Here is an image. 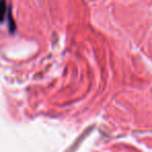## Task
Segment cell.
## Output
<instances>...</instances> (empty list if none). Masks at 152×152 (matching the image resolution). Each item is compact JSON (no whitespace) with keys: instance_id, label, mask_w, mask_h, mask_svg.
Masks as SVG:
<instances>
[{"instance_id":"1","label":"cell","mask_w":152,"mask_h":152,"mask_svg":"<svg viewBox=\"0 0 152 152\" xmlns=\"http://www.w3.org/2000/svg\"><path fill=\"white\" fill-rule=\"evenodd\" d=\"M5 13H7V4L4 0H0V22L4 20Z\"/></svg>"}]
</instances>
